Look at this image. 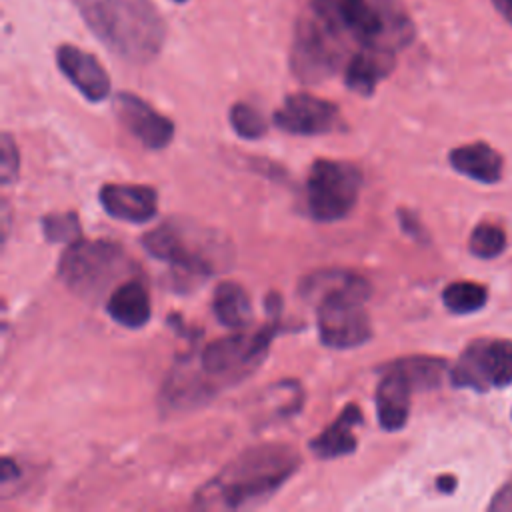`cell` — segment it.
Listing matches in <instances>:
<instances>
[{
  "instance_id": "cell-1",
  "label": "cell",
  "mask_w": 512,
  "mask_h": 512,
  "mask_svg": "<svg viewBox=\"0 0 512 512\" xmlns=\"http://www.w3.org/2000/svg\"><path fill=\"white\" fill-rule=\"evenodd\" d=\"M298 468L300 456L288 444L252 446L194 492V506L212 510L252 506L272 496Z\"/></svg>"
},
{
  "instance_id": "cell-2",
  "label": "cell",
  "mask_w": 512,
  "mask_h": 512,
  "mask_svg": "<svg viewBox=\"0 0 512 512\" xmlns=\"http://www.w3.org/2000/svg\"><path fill=\"white\" fill-rule=\"evenodd\" d=\"M298 292L316 304L318 334L324 346L350 350L370 340L372 326L364 308L370 294L366 278L350 270H318L302 278Z\"/></svg>"
},
{
  "instance_id": "cell-3",
  "label": "cell",
  "mask_w": 512,
  "mask_h": 512,
  "mask_svg": "<svg viewBox=\"0 0 512 512\" xmlns=\"http://www.w3.org/2000/svg\"><path fill=\"white\" fill-rule=\"evenodd\" d=\"M90 32L118 58L144 64L158 56L166 24L152 0H72Z\"/></svg>"
},
{
  "instance_id": "cell-4",
  "label": "cell",
  "mask_w": 512,
  "mask_h": 512,
  "mask_svg": "<svg viewBox=\"0 0 512 512\" xmlns=\"http://www.w3.org/2000/svg\"><path fill=\"white\" fill-rule=\"evenodd\" d=\"M310 10L360 46L396 52L414 36V26L396 0H312Z\"/></svg>"
},
{
  "instance_id": "cell-5",
  "label": "cell",
  "mask_w": 512,
  "mask_h": 512,
  "mask_svg": "<svg viewBox=\"0 0 512 512\" xmlns=\"http://www.w3.org/2000/svg\"><path fill=\"white\" fill-rule=\"evenodd\" d=\"M146 252L166 262L178 282L196 284L222 266L228 258V244L214 236L212 230H202L190 222L166 220L142 236Z\"/></svg>"
},
{
  "instance_id": "cell-6",
  "label": "cell",
  "mask_w": 512,
  "mask_h": 512,
  "mask_svg": "<svg viewBox=\"0 0 512 512\" xmlns=\"http://www.w3.org/2000/svg\"><path fill=\"white\" fill-rule=\"evenodd\" d=\"M128 268L130 260L120 244L78 238L62 252L58 276L78 298L96 302L128 274Z\"/></svg>"
},
{
  "instance_id": "cell-7",
  "label": "cell",
  "mask_w": 512,
  "mask_h": 512,
  "mask_svg": "<svg viewBox=\"0 0 512 512\" xmlns=\"http://www.w3.org/2000/svg\"><path fill=\"white\" fill-rule=\"evenodd\" d=\"M362 182V172L352 162L314 160L306 178V208L310 216L318 222L346 218L358 202Z\"/></svg>"
},
{
  "instance_id": "cell-8",
  "label": "cell",
  "mask_w": 512,
  "mask_h": 512,
  "mask_svg": "<svg viewBox=\"0 0 512 512\" xmlns=\"http://www.w3.org/2000/svg\"><path fill=\"white\" fill-rule=\"evenodd\" d=\"M342 56V34L324 18L310 10V14L298 20L290 50V68L300 82L318 84L330 78L338 70Z\"/></svg>"
},
{
  "instance_id": "cell-9",
  "label": "cell",
  "mask_w": 512,
  "mask_h": 512,
  "mask_svg": "<svg viewBox=\"0 0 512 512\" xmlns=\"http://www.w3.org/2000/svg\"><path fill=\"white\" fill-rule=\"evenodd\" d=\"M454 386L486 390L512 382V340L472 342L450 372Z\"/></svg>"
},
{
  "instance_id": "cell-10",
  "label": "cell",
  "mask_w": 512,
  "mask_h": 512,
  "mask_svg": "<svg viewBox=\"0 0 512 512\" xmlns=\"http://www.w3.org/2000/svg\"><path fill=\"white\" fill-rule=\"evenodd\" d=\"M274 124L296 136H320L346 126L340 108L334 102L306 92L286 96L282 106L274 112Z\"/></svg>"
},
{
  "instance_id": "cell-11",
  "label": "cell",
  "mask_w": 512,
  "mask_h": 512,
  "mask_svg": "<svg viewBox=\"0 0 512 512\" xmlns=\"http://www.w3.org/2000/svg\"><path fill=\"white\" fill-rule=\"evenodd\" d=\"M114 112L122 126L150 150L166 148L174 138V122L136 94L118 92L114 96Z\"/></svg>"
},
{
  "instance_id": "cell-12",
  "label": "cell",
  "mask_w": 512,
  "mask_h": 512,
  "mask_svg": "<svg viewBox=\"0 0 512 512\" xmlns=\"http://www.w3.org/2000/svg\"><path fill=\"white\" fill-rule=\"evenodd\" d=\"M56 64L86 100L100 102L110 94L108 72L90 52L74 44H60L56 48Z\"/></svg>"
},
{
  "instance_id": "cell-13",
  "label": "cell",
  "mask_w": 512,
  "mask_h": 512,
  "mask_svg": "<svg viewBox=\"0 0 512 512\" xmlns=\"http://www.w3.org/2000/svg\"><path fill=\"white\" fill-rule=\"evenodd\" d=\"M104 212L116 220L146 224L158 212V194L146 184H104L98 192Z\"/></svg>"
},
{
  "instance_id": "cell-14",
  "label": "cell",
  "mask_w": 512,
  "mask_h": 512,
  "mask_svg": "<svg viewBox=\"0 0 512 512\" xmlns=\"http://www.w3.org/2000/svg\"><path fill=\"white\" fill-rule=\"evenodd\" d=\"M414 386L410 380L394 366L388 364L376 386V416L384 430L394 432L404 428L410 416V396Z\"/></svg>"
},
{
  "instance_id": "cell-15",
  "label": "cell",
  "mask_w": 512,
  "mask_h": 512,
  "mask_svg": "<svg viewBox=\"0 0 512 512\" xmlns=\"http://www.w3.org/2000/svg\"><path fill=\"white\" fill-rule=\"evenodd\" d=\"M364 416L358 404H346L342 412L330 422L318 436H314L308 444L310 452L320 460H334L356 450V428L362 426Z\"/></svg>"
},
{
  "instance_id": "cell-16",
  "label": "cell",
  "mask_w": 512,
  "mask_h": 512,
  "mask_svg": "<svg viewBox=\"0 0 512 512\" xmlns=\"http://www.w3.org/2000/svg\"><path fill=\"white\" fill-rule=\"evenodd\" d=\"M394 52L386 48L360 46V50L348 60L344 70V84L362 96H370L378 82L394 70Z\"/></svg>"
},
{
  "instance_id": "cell-17",
  "label": "cell",
  "mask_w": 512,
  "mask_h": 512,
  "mask_svg": "<svg viewBox=\"0 0 512 512\" xmlns=\"http://www.w3.org/2000/svg\"><path fill=\"white\" fill-rule=\"evenodd\" d=\"M106 312L116 324L124 328H142L152 314L146 284L136 278L118 284L106 300Z\"/></svg>"
},
{
  "instance_id": "cell-18",
  "label": "cell",
  "mask_w": 512,
  "mask_h": 512,
  "mask_svg": "<svg viewBox=\"0 0 512 512\" xmlns=\"http://www.w3.org/2000/svg\"><path fill=\"white\" fill-rule=\"evenodd\" d=\"M450 164L460 174L480 182H496L502 174L500 154L484 142L454 148L450 152Z\"/></svg>"
},
{
  "instance_id": "cell-19",
  "label": "cell",
  "mask_w": 512,
  "mask_h": 512,
  "mask_svg": "<svg viewBox=\"0 0 512 512\" xmlns=\"http://www.w3.org/2000/svg\"><path fill=\"white\" fill-rule=\"evenodd\" d=\"M212 310L220 324L232 330L246 328L252 320V302L248 292L232 280H224L214 288Z\"/></svg>"
},
{
  "instance_id": "cell-20",
  "label": "cell",
  "mask_w": 512,
  "mask_h": 512,
  "mask_svg": "<svg viewBox=\"0 0 512 512\" xmlns=\"http://www.w3.org/2000/svg\"><path fill=\"white\" fill-rule=\"evenodd\" d=\"M414 386V390H430L440 386L446 362L432 356H408L392 362Z\"/></svg>"
},
{
  "instance_id": "cell-21",
  "label": "cell",
  "mask_w": 512,
  "mask_h": 512,
  "mask_svg": "<svg viewBox=\"0 0 512 512\" xmlns=\"http://www.w3.org/2000/svg\"><path fill=\"white\" fill-rule=\"evenodd\" d=\"M488 292L476 282H452L444 288L442 300L450 312L468 314L480 310L486 304Z\"/></svg>"
},
{
  "instance_id": "cell-22",
  "label": "cell",
  "mask_w": 512,
  "mask_h": 512,
  "mask_svg": "<svg viewBox=\"0 0 512 512\" xmlns=\"http://www.w3.org/2000/svg\"><path fill=\"white\" fill-rule=\"evenodd\" d=\"M228 120H230V126L234 128V132L246 140L262 138L268 130L264 116L254 106H250L246 102H236L230 108Z\"/></svg>"
},
{
  "instance_id": "cell-23",
  "label": "cell",
  "mask_w": 512,
  "mask_h": 512,
  "mask_svg": "<svg viewBox=\"0 0 512 512\" xmlns=\"http://www.w3.org/2000/svg\"><path fill=\"white\" fill-rule=\"evenodd\" d=\"M42 234L48 242L72 244L80 238L82 228L76 212H54L42 218Z\"/></svg>"
},
{
  "instance_id": "cell-24",
  "label": "cell",
  "mask_w": 512,
  "mask_h": 512,
  "mask_svg": "<svg viewBox=\"0 0 512 512\" xmlns=\"http://www.w3.org/2000/svg\"><path fill=\"white\" fill-rule=\"evenodd\" d=\"M506 246L504 232L494 224H478L470 234V252L478 258H494Z\"/></svg>"
},
{
  "instance_id": "cell-25",
  "label": "cell",
  "mask_w": 512,
  "mask_h": 512,
  "mask_svg": "<svg viewBox=\"0 0 512 512\" xmlns=\"http://www.w3.org/2000/svg\"><path fill=\"white\" fill-rule=\"evenodd\" d=\"M18 170H20L18 148H16L12 136L8 132H4L2 134V168H0L2 184L14 182L18 178Z\"/></svg>"
},
{
  "instance_id": "cell-26",
  "label": "cell",
  "mask_w": 512,
  "mask_h": 512,
  "mask_svg": "<svg viewBox=\"0 0 512 512\" xmlns=\"http://www.w3.org/2000/svg\"><path fill=\"white\" fill-rule=\"evenodd\" d=\"M18 474H20L18 466H16L10 458H4V460H2V470H0V480H2L4 484H8V482H12L14 478H18Z\"/></svg>"
},
{
  "instance_id": "cell-27",
  "label": "cell",
  "mask_w": 512,
  "mask_h": 512,
  "mask_svg": "<svg viewBox=\"0 0 512 512\" xmlns=\"http://www.w3.org/2000/svg\"><path fill=\"white\" fill-rule=\"evenodd\" d=\"M492 2H494L496 10H498L504 18H508V20L512 22V0H492Z\"/></svg>"
},
{
  "instance_id": "cell-28",
  "label": "cell",
  "mask_w": 512,
  "mask_h": 512,
  "mask_svg": "<svg viewBox=\"0 0 512 512\" xmlns=\"http://www.w3.org/2000/svg\"><path fill=\"white\" fill-rule=\"evenodd\" d=\"M454 486H456V480H454L452 476H442V478H438V488H440L442 492H452Z\"/></svg>"
},
{
  "instance_id": "cell-29",
  "label": "cell",
  "mask_w": 512,
  "mask_h": 512,
  "mask_svg": "<svg viewBox=\"0 0 512 512\" xmlns=\"http://www.w3.org/2000/svg\"><path fill=\"white\" fill-rule=\"evenodd\" d=\"M172 2H178V4H184V2H188V0H172Z\"/></svg>"
}]
</instances>
